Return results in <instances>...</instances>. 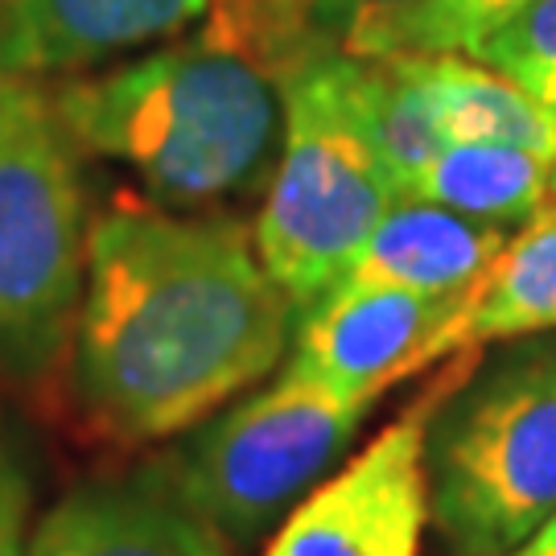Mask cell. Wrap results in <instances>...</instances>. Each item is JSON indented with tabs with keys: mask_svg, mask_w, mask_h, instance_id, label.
Instances as JSON below:
<instances>
[{
	"mask_svg": "<svg viewBox=\"0 0 556 556\" xmlns=\"http://www.w3.org/2000/svg\"><path fill=\"white\" fill-rule=\"evenodd\" d=\"M445 144H511L556 161V119L519 83L470 54H420Z\"/></svg>",
	"mask_w": 556,
	"mask_h": 556,
	"instance_id": "7c38bea8",
	"label": "cell"
},
{
	"mask_svg": "<svg viewBox=\"0 0 556 556\" xmlns=\"http://www.w3.org/2000/svg\"><path fill=\"white\" fill-rule=\"evenodd\" d=\"M211 4L215 17L194 38L50 96L75 144L128 165L165 206L248 194L280 157L285 75Z\"/></svg>",
	"mask_w": 556,
	"mask_h": 556,
	"instance_id": "7a4b0ae2",
	"label": "cell"
},
{
	"mask_svg": "<svg viewBox=\"0 0 556 556\" xmlns=\"http://www.w3.org/2000/svg\"><path fill=\"white\" fill-rule=\"evenodd\" d=\"M425 475L454 556H511L556 516V330L457 367L429 417Z\"/></svg>",
	"mask_w": 556,
	"mask_h": 556,
	"instance_id": "3957f363",
	"label": "cell"
},
{
	"mask_svg": "<svg viewBox=\"0 0 556 556\" xmlns=\"http://www.w3.org/2000/svg\"><path fill=\"white\" fill-rule=\"evenodd\" d=\"M355 59V54H351ZM358 103L388 178L400 199H413L417 181L433 165L445 137H441L438 108L425 83L420 54H379L358 59Z\"/></svg>",
	"mask_w": 556,
	"mask_h": 556,
	"instance_id": "9a60e30c",
	"label": "cell"
},
{
	"mask_svg": "<svg viewBox=\"0 0 556 556\" xmlns=\"http://www.w3.org/2000/svg\"><path fill=\"white\" fill-rule=\"evenodd\" d=\"M25 556H231L227 540L149 486H91L41 516Z\"/></svg>",
	"mask_w": 556,
	"mask_h": 556,
	"instance_id": "8fae6325",
	"label": "cell"
},
{
	"mask_svg": "<svg viewBox=\"0 0 556 556\" xmlns=\"http://www.w3.org/2000/svg\"><path fill=\"white\" fill-rule=\"evenodd\" d=\"M211 0H0V75L41 79L174 38Z\"/></svg>",
	"mask_w": 556,
	"mask_h": 556,
	"instance_id": "9c48e42d",
	"label": "cell"
},
{
	"mask_svg": "<svg viewBox=\"0 0 556 556\" xmlns=\"http://www.w3.org/2000/svg\"><path fill=\"white\" fill-rule=\"evenodd\" d=\"M523 4L528 0H433L420 13L392 25L367 59H379V54H475L478 41L495 34Z\"/></svg>",
	"mask_w": 556,
	"mask_h": 556,
	"instance_id": "e0dca14e",
	"label": "cell"
},
{
	"mask_svg": "<svg viewBox=\"0 0 556 556\" xmlns=\"http://www.w3.org/2000/svg\"><path fill=\"white\" fill-rule=\"evenodd\" d=\"M470 301L475 289L425 298L392 285H334L301 314L289 363L338 396L376 404L392 383L466 346Z\"/></svg>",
	"mask_w": 556,
	"mask_h": 556,
	"instance_id": "52a82bcc",
	"label": "cell"
},
{
	"mask_svg": "<svg viewBox=\"0 0 556 556\" xmlns=\"http://www.w3.org/2000/svg\"><path fill=\"white\" fill-rule=\"evenodd\" d=\"M83 277L75 140L34 79L0 75V376L54 367L75 338Z\"/></svg>",
	"mask_w": 556,
	"mask_h": 556,
	"instance_id": "5b68a950",
	"label": "cell"
},
{
	"mask_svg": "<svg viewBox=\"0 0 556 556\" xmlns=\"http://www.w3.org/2000/svg\"><path fill=\"white\" fill-rule=\"evenodd\" d=\"M507 227L425 199H396L338 285H392L425 298H462L507 248Z\"/></svg>",
	"mask_w": 556,
	"mask_h": 556,
	"instance_id": "30bf717a",
	"label": "cell"
},
{
	"mask_svg": "<svg viewBox=\"0 0 556 556\" xmlns=\"http://www.w3.org/2000/svg\"><path fill=\"white\" fill-rule=\"evenodd\" d=\"M553 194L556 161L511 144H445L413 190V199L498 227L528 223L553 202Z\"/></svg>",
	"mask_w": 556,
	"mask_h": 556,
	"instance_id": "4fadbf2b",
	"label": "cell"
},
{
	"mask_svg": "<svg viewBox=\"0 0 556 556\" xmlns=\"http://www.w3.org/2000/svg\"><path fill=\"white\" fill-rule=\"evenodd\" d=\"M470 59L519 83L556 119V0H528L495 34L478 41Z\"/></svg>",
	"mask_w": 556,
	"mask_h": 556,
	"instance_id": "2e32d148",
	"label": "cell"
},
{
	"mask_svg": "<svg viewBox=\"0 0 556 556\" xmlns=\"http://www.w3.org/2000/svg\"><path fill=\"white\" fill-rule=\"evenodd\" d=\"M511 556H556V516L548 519L536 536L528 540V544H523L519 553H511Z\"/></svg>",
	"mask_w": 556,
	"mask_h": 556,
	"instance_id": "ffe728a7",
	"label": "cell"
},
{
	"mask_svg": "<svg viewBox=\"0 0 556 556\" xmlns=\"http://www.w3.org/2000/svg\"><path fill=\"white\" fill-rule=\"evenodd\" d=\"M450 379L392 420L342 475L301 498L264 556H417L429 523L425 433Z\"/></svg>",
	"mask_w": 556,
	"mask_h": 556,
	"instance_id": "ba28073f",
	"label": "cell"
},
{
	"mask_svg": "<svg viewBox=\"0 0 556 556\" xmlns=\"http://www.w3.org/2000/svg\"><path fill=\"white\" fill-rule=\"evenodd\" d=\"M556 330V194L553 202L523 223L519 236L475 285L466 346L491 338H528Z\"/></svg>",
	"mask_w": 556,
	"mask_h": 556,
	"instance_id": "5bb4252c",
	"label": "cell"
},
{
	"mask_svg": "<svg viewBox=\"0 0 556 556\" xmlns=\"http://www.w3.org/2000/svg\"><path fill=\"white\" fill-rule=\"evenodd\" d=\"M367 408L289 363L277 383L194 425L137 482L248 544L330 470Z\"/></svg>",
	"mask_w": 556,
	"mask_h": 556,
	"instance_id": "8992f818",
	"label": "cell"
},
{
	"mask_svg": "<svg viewBox=\"0 0 556 556\" xmlns=\"http://www.w3.org/2000/svg\"><path fill=\"white\" fill-rule=\"evenodd\" d=\"M293 314L243 223L116 206L87 231L75 392L112 438H174L277 367Z\"/></svg>",
	"mask_w": 556,
	"mask_h": 556,
	"instance_id": "6da1fadb",
	"label": "cell"
},
{
	"mask_svg": "<svg viewBox=\"0 0 556 556\" xmlns=\"http://www.w3.org/2000/svg\"><path fill=\"white\" fill-rule=\"evenodd\" d=\"M21 556H25V553H21Z\"/></svg>",
	"mask_w": 556,
	"mask_h": 556,
	"instance_id": "44dd1931",
	"label": "cell"
},
{
	"mask_svg": "<svg viewBox=\"0 0 556 556\" xmlns=\"http://www.w3.org/2000/svg\"><path fill=\"white\" fill-rule=\"evenodd\" d=\"M280 91L285 137L252 243L273 285L305 314L351 273L400 194L363 119L358 59L338 46L318 50Z\"/></svg>",
	"mask_w": 556,
	"mask_h": 556,
	"instance_id": "277c9868",
	"label": "cell"
},
{
	"mask_svg": "<svg viewBox=\"0 0 556 556\" xmlns=\"http://www.w3.org/2000/svg\"><path fill=\"white\" fill-rule=\"evenodd\" d=\"M29 475L21 466L17 450L9 445V438L0 433V556H21V532H25V519H29Z\"/></svg>",
	"mask_w": 556,
	"mask_h": 556,
	"instance_id": "d6986e66",
	"label": "cell"
},
{
	"mask_svg": "<svg viewBox=\"0 0 556 556\" xmlns=\"http://www.w3.org/2000/svg\"><path fill=\"white\" fill-rule=\"evenodd\" d=\"M425 4L433 0H309V13L321 38L334 41L342 54L367 59L392 25L420 13Z\"/></svg>",
	"mask_w": 556,
	"mask_h": 556,
	"instance_id": "ac0fdd59",
	"label": "cell"
}]
</instances>
